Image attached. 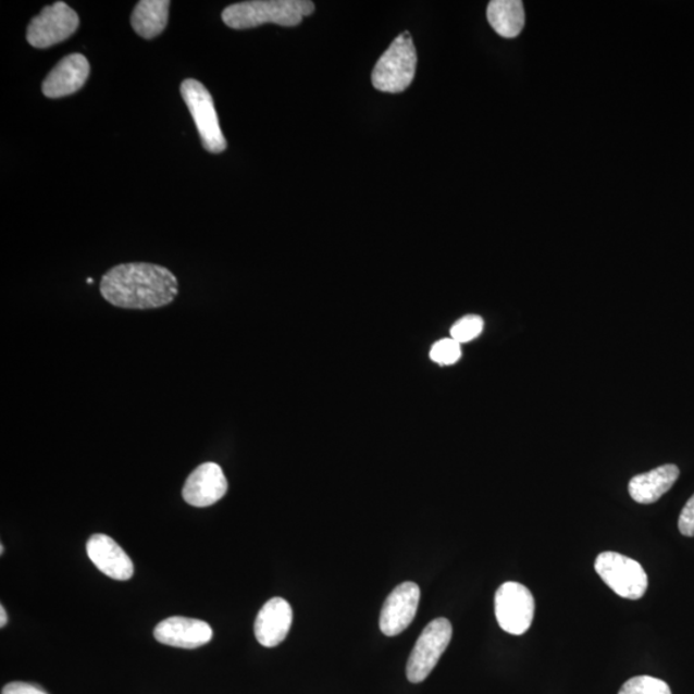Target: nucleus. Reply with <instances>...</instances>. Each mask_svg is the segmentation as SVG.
<instances>
[{"instance_id": "f257e3e1", "label": "nucleus", "mask_w": 694, "mask_h": 694, "mask_svg": "<svg viewBox=\"0 0 694 694\" xmlns=\"http://www.w3.org/2000/svg\"><path fill=\"white\" fill-rule=\"evenodd\" d=\"M99 292L112 307L132 310L170 306L179 294V282L168 268L151 263H127L110 269Z\"/></svg>"}, {"instance_id": "f03ea898", "label": "nucleus", "mask_w": 694, "mask_h": 694, "mask_svg": "<svg viewBox=\"0 0 694 694\" xmlns=\"http://www.w3.org/2000/svg\"><path fill=\"white\" fill-rule=\"evenodd\" d=\"M315 10L309 0H251L226 7L222 18L235 30H247L263 24L294 27Z\"/></svg>"}, {"instance_id": "7ed1b4c3", "label": "nucleus", "mask_w": 694, "mask_h": 694, "mask_svg": "<svg viewBox=\"0 0 694 694\" xmlns=\"http://www.w3.org/2000/svg\"><path fill=\"white\" fill-rule=\"evenodd\" d=\"M417 62L413 39L408 32L402 33L375 63L373 87L384 94H401L414 79Z\"/></svg>"}, {"instance_id": "20e7f679", "label": "nucleus", "mask_w": 694, "mask_h": 694, "mask_svg": "<svg viewBox=\"0 0 694 694\" xmlns=\"http://www.w3.org/2000/svg\"><path fill=\"white\" fill-rule=\"evenodd\" d=\"M181 94L194 117L205 150L210 153L224 152L226 140L208 88L198 80L187 79L181 85Z\"/></svg>"}, {"instance_id": "39448f33", "label": "nucleus", "mask_w": 694, "mask_h": 694, "mask_svg": "<svg viewBox=\"0 0 694 694\" xmlns=\"http://www.w3.org/2000/svg\"><path fill=\"white\" fill-rule=\"evenodd\" d=\"M598 575L621 598L641 599L648 590V577L635 559L604 552L594 563Z\"/></svg>"}, {"instance_id": "423d86ee", "label": "nucleus", "mask_w": 694, "mask_h": 694, "mask_svg": "<svg viewBox=\"0 0 694 694\" xmlns=\"http://www.w3.org/2000/svg\"><path fill=\"white\" fill-rule=\"evenodd\" d=\"M453 627L448 619H436L424 628L407 664L408 681L421 683L435 669L451 641Z\"/></svg>"}, {"instance_id": "0eeeda50", "label": "nucleus", "mask_w": 694, "mask_h": 694, "mask_svg": "<svg viewBox=\"0 0 694 694\" xmlns=\"http://www.w3.org/2000/svg\"><path fill=\"white\" fill-rule=\"evenodd\" d=\"M535 599L525 585L508 582L495 594V616L506 633L522 635L533 624Z\"/></svg>"}, {"instance_id": "6e6552de", "label": "nucleus", "mask_w": 694, "mask_h": 694, "mask_svg": "<svg viewBox=\"0 0 694 694\" xmlns=\"http://www.w3.org/2000/svg\"><path fill=\"white\" fill-rule=\"evenodd\" d=\"M80 20L70 5L57 2L47 5L27 27L26 38L34 48L46 49L67 40L77 28Z\"/></svg>"}, {"instance_id": "1a4fd4ad", "label": "nucleus", "mask_w": 694, "mask_h": 694, "mask_svg": "<svg viewBox=\"0 0 694 694\" xmlns=\"http://www.w3.org/2000/svg\"><path fill=\"white\" fill-rule=\"evenodd\" d=\"M421 590L414 583H402L396 586L382 607L380 628L387 636H396L404 632L416 618L420 605Z\"/></svg>"}, {"instance_id": "9d476101", "label": "nucleus", "mask_w": 694, "mask_h": 694, "mask_svg": "<svg viewBox=\"0 0 694 694\" xmlns=\"http://www.w3.org/2000/svg\"><path fill=\"white\" fill-rule=\"evenodd\" d=\"M226 491H228V481L222 467L208 462L198 466L189 474L183 487V498L189 506L205 508L215 505L224 497Z\"/></svg>"}, {"instance_id": "9b49d317", "label": "nucleus", "mask_w": 694, "mask_h": 694, "mask_svg": "<svg viewBox=\"0 0 694 694\" xmlns=\"http://www.w3.org/2000/svg\"><path fill=\"white\" fill-rule=\"evenodd\" d=\"M212 629L202 620L173 616L154 628L156 641L175 648L195 649L212 640Z\"/></svg>"}, {"instance_id": "f8f14e48", "label": "nucleus", "mask_w": 694, "mask_h": 694, "mask_svg": "<svg viewBox=\"0 0 694 694\" xmlns=\"http://www.w3.org/2000/svg\"><path fill=\"white\" fill-rule=\"evenodd\" d=\"M90 65L87 57L79 53L66 55L42 82V95L48 98H62L76 94L87 83Z\"/></svg>"}, {"instance_id": "ddd939ff", "label": "nucleus", "mask_w": 694, "mask_h": 694, "mask_svg": "<svg viewBox=\"0 0 694 694\" xmlns=\"http://www.w3.org/2000/svg\"><path fill=\"white\" fill-rule=\"evenodd\" d=\"M87 554L96 568L106 577L125 582L134 573V565L126 552L104 534H95L87 543Z\"/></svg>"}, {"instance_id": "4468645a", "label": "nucleus", "mask_w": 694, "mask_h": 694, "mask_svg": "<svg viewBox=\"0 0 694 694\" xmlns=\"http://www.w3.org/2000/svg\"><path fill=\"white\" fill-rule=\"evenodd\" d=\"M293 608L283 598L268 600L255 621V636L261 646L277 647L286 640L293 625Z\"/></svg>"}, {"instance_id": "2eb2a0df", "label": "nucleus", "mask_w": 694, "mask_h": 694, "mask_svg": "<svg viewBox=\"0 0 694 694\" xmlns=\"http://www.w3.org/2000/svg\"><path fill=\"white\" fill-rule=\"evenodd\" d=\"M678 466L665 464L657 469L636 474L630 480L629 494L640 505H653L667 494L679 479Z\"/></svg>"}, {"instance_id": "dca6fc26", "label": "nucleus", "mask_w": 694, "mask_h": 694, "mask_svg": "<svg viewBox=\"0 0 694 694\" xmlns=\"http://www.w3.org/2000/svg\"><path fill=\"white\" fill-rule=\"evenodd\" d=\"M169 10V0H141L132 14L134 32L148 40L159 37L168 25Z\"/></svg>"}, {"instance_id": "f3484780", "label": "nucleus", "mask_w": 694, "mask_h": 694, "mask_svg": "<svg viewBox=\"0 0 694 694\" xmlns=\"http://www.w3.org/2000/svg\"><path fill=\"white\" fill-rule=\"evenodd\" d=\"M487 21L500 37H519L525 26V11L519 0H493L487 5Z\"/></svg>"}, {"instance_id": "a211bd4d", "label": "nucleus", "mask_w": 694, "mask_h": 694, "mask_svg": "<svg viewBox=\"0 0 694 694\" xmlns=\"http://www.w3.org/2000/svg\"><path fill=\"white\" fill-rule=\"evenodd\" d=\"M619 694H672L667 682L648 676L629 679L621 686Z\"/></svg>"}, {"instance_id": "6ab92c4d", "label": "nucleus", "mask_w": 694, "mask_h": 694, "mask_svg": "<svg viewBox=\"0 0 694 694\" xmlns=\"http://www.w3.org/2000/svg\"><path fill=\"white\" fill-rule=\"evenodd\" d=\"M484 331L483 318L479 315H466L453 325L450 336L460 345L470 343L478 338Z\"/></svg>"}, {"instance_id": "aec40b11", "label": "nucleus", "mask_w": 694, "mask_h": 694, "mask_svg": "<svg viewBox=\"0 0 694 694\" xmlns=\"http://www.w3.org/2000/svg\"><path fill=\"white\" fill-rule=\"evenodd\" d=\"M462 357V349L456 339L444 338L432 346L430 358L432 361L441 365H453Z\"/></svg>"}, {"instance_id": "412c9836", "label": "nucleus", "mask_w": 694, "mask_h": 694, "mask_svg": "<svg viewBox=\"0 0 694 694\" xmlns=\"http://www.w3.org/2000/svg\"><path fill=\"white\" fill-rule=\"evenodd\" d=\"M678 528L682 535L689 537L694 536V494L693 497L685 503L682 513L679 516Z\"/></svg>"}, {"instance_id": "4be33fe9", "label": "nucleus", "mask_w": 694, "mask_h": 694, "mask_svg": "<svg viewBox=\"0 0 694 694\" xmlns=\"http://www.w3.org/2000/svg\"><path fill=\"white\" fill-rule=\"evenodd\" d=\"M2 694H48L45 690L40 689V686L23 683V682H14L7 684L2 691Z\"/></svg>"}, {"instance_id": "5701e85b", "label": "nucleus", "mask_w": 694, "mask_h": 694, "mask_svg": "<svg viewBox=\"0 0 694 694\" xmlns=\"http://www.w3.org/2000/svg\"><path fill=\"white\" fill-rule=\"evenodd\" d=\"M7 621H9V616L4 610V607H0V628H4L7 625Z\"/></svg>"}, {"instance_id": "b1692460", "label": "nucleus", "mask_w": 694, "mask_h": 694, "mask_svg": "<svg viewBox=\"0 0 694 694\" xmlns=\"http://www.w3.org/2000/svg\"><path fill=\"white\" fill-rule=\"evenodd\" d=\"M0 554H2V555L4 554V545L3 544L0 545Z\"/></svg>"}]
</instances>
